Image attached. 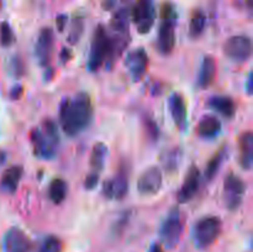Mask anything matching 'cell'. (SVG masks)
Wrapping results in <instances>:
<instances>
[{"instance_id":"cell-37","label":"cell","mask_w":253,"mask_h":252,"mask_svg":"<svg viewBox=\"0 0 253 252\" xmlns=\"http://www.w3.org/2000/svg\"><path fill=\"white\" fill-rule=\"evenodd\" d=\"M59 58H61V62L63 64L68 63L69 59L72 58L71 49H69V48H63V49H62V51H61V56H59Z\"/></svg>"},{"instance_id":"cell-22","label":"cell","mask_w":253,"mask_h":252,"mask_svg":"<svg viewBox=\"0 0 253 252\" xmlns=\"http://www.w3.org/2000/svg\"><path fill=\"white\" fill-rule=\"evenodd\" d=\"M180 160H182V150L179 147H177V146L163 151L160 157L163 168L169 173L178 169V167L180 165Z\"/></svg>"},{"instance_id":"cell-30","label":"cell","mask_w":253,"mask_h":252,"mask_svg":"<svg viewBox=\"0 0 253 252\" xmlns=\"http://www.w3.org/2000/svg\"><path fill=\"white\" fill-rule=\"evenodd\" d=\"M62 249L63 246H62L61 240L51 235L43 240L41 247H40V252H62Z\"/></svg>"},{"instance_id":"cell-10","label":"cell","mask_w":253,"mask_h":252,"mask_svg":"<svg viewBox=\"0 0 253 252\" xmlns=\"http://www.w3.org/2000/svg\"><path fill=\"white\" fill-rule=\"evenodd\" d=\"M162 170L157 166H151L138 178L137 190L142 195L157 194L162 187Z\"/></svg>"},{"instance_id":"cell-5","label":"cell","mask_w":253,"mask_h":252,"mask_svg":"<svg viewBox=\"0 0 253 252\" xmlns=\"http://www.w3.org/2000/svg\"><path fill=\"white\" fill-rule=\"evenodd\" d=\"M183 232V219L178 207H173L163 220L160 229L161 242L166 249H174Z\"/></svg>"},{"instance_id":"cell-14","label":"cell","mask_w":253,"mask_h":252,"mask_svg":"<svg viewBox=\"0 0 253 252\" xmlns=\"http://www.w3.org/2000/svg\"><path fill=\"white\" fill-rule=\"evenodd\" d=\"M126 68L128 73L131 74L133 81H140L141 77L145 74L148 66V56L147 52L143 48H136L133 51L128 52L125 58Z\"/></svg>"},{"instance_id":"cell-26","label":"cell","mask_w":253,"mask_h":252,"mask_svg":"<svg viewBox=\"0 0 253 252\" xmlns=\"http://www.w3.org/2000/svg\"><path fill=\"white\" fill-rule=\"evenodd\" d=\"M67 183L62 178H56L51 182L48 187V197L53 204L59 205L64 202L67 197Z\"/></svg>"},{"instance_id":"cell-38","label":"cell","mask_w":253,"mask_h":252,"mask_svg":"<svg viewBox=\"0 0 253 252\" xmlns=\"http://www.w3.org/2000/svg\"><path fill=\"white\" fill-rule=\"evenodd\" d=\"M22 94V86L21 85H14L12 89L10 90V98L11 99H19Z\"/></svg>"},{"instance_id":"cell-12","label":"cell","mask_w":253,"mask_h":252,"mask_svg":"<svg viewBox=\"0 0 253 252\" xmlns=\"http://www.w3.org/2000/svg\"><path fill=\"white\" fill-rule=\"evenodd\" d=\"M127 190L128 175L126 168H121L115 177L104 182L103 185V194L108 199L121 200L127 194Z\"/></svg>"},{"instance_id":"cell-8","label":"cell","mask_w":253,"mask_h":252,"mask_svg":"<svg viewBox=\"0 0 253 252\" xmlns=\"http://www.w3.org/2000/svg\"><path fill=\"white\" fill-rule=\"evenodd\" d=\"M130 17H132V21L135 22L140 34H148L152 29L156 17L153 0H137Z\"/></svg>"},{"instance_id":"cell-16","label":"cell","mask_w":253,"mask_h":252,"mask_svg":"<svg viewBox=\"0 0 253 252\" xmlns=\"http://www.w3.org/2000/svg\"><path fill=\"white\" fill-rule=\"evenodd\" d=\"M168 108H169L170 116L180 131L187 130L188 126V111L185 105L184 98L179 93L170 94L168 99Z\"/></svg>"},{"instance_id":"cell-17","label":"cell","mask_w":253,"mask_h":252,"mask_svg":"<svg viewBox=\"0 0 253 252\" xmlns=\"http://www.w3.org/2000/svg\"><path fill=\"white\" fill-rule=\"evenodd\" d=\"M22 173H24L22 166L14 165L11 167L6 168L2 172L1 178H0V190L5 194H15L17 188H19L20 180L22 178Z\"/></svg>"},{"instance_id":"cell-29","label":"cell","mask_w":253,"mask_h":252,"mask_svg":"<svg viewBox=\"0 0 253 252\" xmlns=\"http://www.w3.org/2000/svg\"><path fill=\"white\" fill-rule=\"evenodd\" d=\"M15 35L11 26L7 21H2L0 24V44L2 47H9L14 43Z\"/></svg>"},{"instance_id":"cell-2","label":"cell","mask_w":253,"mask_h":252,"mask_svg":"<svg viewBox=\"0 0 253 252\" xmlns=\"http://www.w3.org/2000/svg\"><path fill=\"white\" fill-rule=\"evenodd\" d=\"M34 152L37 157L51 160L57 152L59 136L57 126L51 119H46L42 123V127H34L30 133Z\"/></svg>"},{"instance_id":"cell-32","label":"cell","mask_w":253,"mask_h":252,"mask_svg":"<svg viewBox=\"0 0 253 252\" xmlns=\"http://www.w3.org/2000/svg\"><path fill=\"white\" fill-rule=\"evenodd\" d=\"M161 19H177L175 7L170 2H165L161 7Z\"/></svg>"},{"instance_id":"cell-7","label":"cell","mask_w":253,"mask_h":252,"mask_svg":"<svg viewBox=\"0 0 253 252\" xmlns=\"http://www.w3.org/2000/svg\"><path fill=\"white\" fill-rule=\"evenodd\" d=\"M224 53L236 63H244L249 61L252 54L251 39L245 35L231 36L224 43Z\"/></svg>"},{"instance_id":"cell-40","label":"cell","mask_w":253,"mask_h":252,"mask_svg":"<svg viewBox=\"0 0 253 252\" xmlns=\"http://www.w3.org/2000/svg\"><path fill=\"white\" fill-rule=\"evenodd\" d=\"M252 89H253V76L252 73H250L249 77H247V84H246V90L249 95H251L252 94Z\"/></svg>"},{"instance_id":"cell-36","label":"cell","mask_w":253,"mask_h":252,"mask_svg":"<svg viewBox=\"0 0 253 252\" xmlns=\"http://www.w3.org/2000/svg\"><path fill=\"white\" fill-rule=\"evenodd\" d=\"M67 15L64 14H61L57 16L56 19V24H57V27H58V31L59 32H63L64 27H66V24H67Z\"/></svg>"},{"instance_id":"cell-15","label":"cell","mask_w":253,"mask_h":252,"mask_svg":"<svg viewBox=\"0 0 253 252\" xmlns=\"http://www.w3.org/2000/svg\"><path fill=\"white\" fill-rule=\"evenodd\" d=\"M200 185V170L197 166L193 165L192 167L188 170L187 175H185V179L183 182L182 188L179 189L177 195L178 203L180 204H185V203L190 202L193 198L195 197V194L199 190Z\"/></svg>"},{"instance_id":"cell-3","label":"cell","mask_w":253,"mask_h":252,"mask_svg":"<svg viewBox=\"0 0 253 252\" xmlns=\"http://www.w3.org/2000/svg\"><path fill=\"white\" fill-rule=\"evenodd\" d=\"M222 230V222L217 216H205L200 219L193 227V241L200 250L211 246Z\"/></svg>"},{"instance_id":"cell-21","label":"cell","mask_w":253,"mask_h":252,"mask_svg":"<svg viewBox=\"0 0 253 252\" xmlns=\"http://www.w3.org/2000/svg\"><path fill=\"white\" fill-rule=\"evenodd\" d=\"M197 132L203 138H214L221 132V123L214 115H207L199 121Z\"/></svg>"},{"instance_id":"cell-1","label":"cell","mask_w":253,"mask_h":252,"mask_svg":"<svg viewBox=\"0 0 253 252\" xmlns=\"http://www.w3.org/2000/svg\"><path fill=\"white\" fill-rule=\"evenodd\" d=\"M93 115V103L86 93H79L72 99H63L59 108L61 126L64 132L71 137L85 130L90 125Z\"/></svg>"},{"instance_id":"cell-18","label":"cell","mask_w":253,"mask_h":252,"mask_svg":"<svg viewBox=\"0 0 253 252\" xmlns=\"http://www.w3.org/2000/svg\"><path fill=\"white\" fill-rule=\"evenodd\" d=\"M239 161L244 169H251L253 163V133L251 131L241 133L239 138Z\"/></svg>"},{"instance_id":"cell-35","label":"cell","mask_w":253,"mask_h":252,"mask_svg":"<svg viewBox=\"0 0 253 252\" xmlns=\"http://www.w3.org/2000/svg\"><path fill=\"white\" fill-rule=\"evenodd\" d=\"M127 217H128V215H126V216H123V219H121L120 221L116 222V225L114 226V230H113L114 234L119 235L121 231H123L124 227H125V225H126V222H127Z\"/></svg>"},{"instance_id":"cell-24","label":"cell","mask_w":253,"mask_h":252,"mask_svg":"<svg viewBox=\"0 0 253 252\" xmlns=\"http://www.w3.org/2000/svg\"><path fill=\"white\" fill-rule=\"evenodd\" d=\"M128 24H130V11L126 7H123L114 14L110 26L114 34H128Z\"/></svg>"},{"instance_id":"cell-4","label":"cell","mask_w":253,"mask_h":252,"mask_svg":"<svg viewBox=\"0 0 253 252\" xmlns=\"http://www.w3.org/2000/svg\"><path fill=\"white\" fill-rule=\"evenodd\" d=\"M110 54V35L103 25H99L94 31L90 53L88 58V69L96 72L103 67L104 62H108Z\"/></svg>"},{"instance_id":"cell-42","label":"cell","mask_w":253,"mask_h":252,"mask_svg":"<svg viewBox=\"0 0 253 252\" xmlns=\"http://www.w3.org/2000/svg\"><path fill=\"white\" fill-rule=\"evenodd\" d=\"M5 161H6V153H5V151L0 150V166L4 165Z\"/></svg>"},{"instance_id":"cell-9","label":"cell","mask_w":253,"mask_h":252,"mask_svg":"<svg viewBox=\"0 0 253 252\" xmlns=\"http://www.w3.org/2000/svg\"><path fill=\"white\" fill-rule=\"evenodd\" d=\"M32 242L19 227H10L2 239V252H30Z\"/></svg>"},{"instance_id":"cell-33","label":"cell","mask_w":253,"mask_h":252,"mask_svg":"<svg viewBox=\"0 0 253 252\" xmlns=\"http://www.w3.org/2000/svg\"><path fill=\"white\" fill-rule=\"evenodd\" d=\"M10 69H11V73L16 77H20L24 73V64H22L21 59L19 57L15 56L11 59V62H10Z\"/></svg>"},{"instance_id":"cell-28","label":"cell","mask_w":253,"mask_h":252,"mask_svg":"<svg viewBox=\"0 0 253 252\" xmlns=\"http://www.w3.org/2000/svg\"><path fill=\"white\" fill-rule=\"evenodd\" d=\"M84 31V20L83 17L78 16L74 17L73 21H72L71 30H69L68 37H67V41L71 44L78 43V41L81 40L82 35H83Z\"/></svg>"},{"instance_id":"cell-23","label":"cell","mask_w":253,"mask_h":252,"mask_svg":"<svg viewBox=\"0 0 253 252\" xmlns=\"http://www.w3.org/2000/svg\"><path fill=\"white\" fill-rule=\"evenodd\" d=\"M109 151L108 146L103 142H98L94 145L90 153V166L93 168V172L100 173L104 169L106 158H108Z\"/></svg>"},{"instance_id":"cell-25","label":"cell","mask_w":253,"mask_h":252,"mask_svg":"<svg viewBox=\"0 0 253 252\" xmlns=\"http://www.w3.org/2000/svg\"><path fill=\"white\" fill-rule=\"evenodd\" d=\"M225 158H226V147H221L214 156H212L211 160L208 162L207 168H205L204 172V177L208 182H210V180H212L216 177L217 172H219L220 167H221Z\"/></svg>"},{"instance_id":"cell-13","label":"cell","mask_w":253,"mask_h":252,"mask_svg":"<svg viewBox=\"0 0 253 252\" xmlns=\"http://www.w3.org/2000/svg\"><path fill=\"white\" fill-rule=\"evenodd\" d=\"M175 20L162 19L160 25L157 48L162 54H170L175 46Z\"/></svg>"},{"instance_id":"cell-31","label":"cell","mask_w":253,"mask_h":252,"mask_svg":"<svg viewBox=\"0 0 253 252\" xmlns=\"http://www.w3.org/2000/svg\"><path fill=\"white\" fill-rule=\"evenodd\" d=\"M145 126H146V130H147L148 137H150L152 141H157L158 135H160L157 124H156L152 119H146Z\"/></svg>"},{"instance_id":"cell-41","label":"cell","mask_w":253,"mask_h":252,"mask_svg":"<svg viewBox=\"0 0 253 252\" xmlns=\"http://www.w3.org/2000/svg\"><path fill=\"white\" fill-rule=\"evenodd\" d=\"M148 252H163V247L161 244H152L151 245L150 250H148Z\"/></svg>"},{"instance_id":"cell-34","label":"cell","mask_w":253,"mask_h":252,"mask_svg":"<svg viewBox=\"0 0 253 252\" xmlns=\"http://www.w3.org/2000/svg\"><path fill=\"white\" fill-rule=\"evenodd\" d=\"M99 183V173L91 172L86 175L85 180H84V187L86 190H91L98 185Z\"/></svg>"},{"instance_id":"cell-6","label":"cell","mask_w":253,"mask_h":252,"mask_svg":"<svg viewBox=\"0 0 253 252\" xmlns=\"http://www.w3.org/2000/svg\"><path fill=\"white\" fill-rule=\"evenodd\" d=\"M246 193V183L236 174L229 173L224 182V202L230 211H235L241 205Z\"/></svg>"},{"instance_id":"cell-27","label":"cell","mask_w":253,"mask_h":252,"mask_svg":"<svg viewBox=\"0 0 253 252\" xmlns=\"http://www.w3.org/2000/svg\"><path fill=\"white\" fill-rule=\"evenodd\" d=\"M207 25V17L202 10H195L190 17L189 35L192 39H198L204 32Z\"/></svg>"},{"instance_id":"cell-19","label":"cell","mask_w":253,"mask_h":252,"mask_svg":"<svg viewBox=\"0 0 253 252\" xmlns=\"http://www.w3.org/2000/svg\"><path fill=\"white\" fill-rule=\"evenodd\" d=\"M215 76H216V62L211 56L204 57L198 73V86L202 89L209 88L214 82Z\"/></svg>"},{"instance_id":"cell-11","label":"cell","mask_w":253,"mask_h":252,"mask_svg":"<svg viewBox=\"0 0 253 252\" xmlns=\"http://www.w3.org/2000/svg\"><path fill=\"white\" fill-rule=\"evenodd\" d=\"M54 34L51 27H43L40 31L35 44V54L41 66L47 67L51 62L52 52H53Z\"/></svg>"},{"instance_id":"cell-39","label":"cell","mask_w":253,"mask_h":252,"mask_svg":"<svg viewBox=\"0 0 253 252\" xmlns=\"http://www.w3.org/2000/svg\"><path fill=\"white\" fill-rule=\"evenodd\" d=\"M116 5V0H103L101 1V6L104 10H111L114 9Z\"/></svg>"},{"instance_id":"cell-20","label":"cell","mask_w":253,"mask_h":252,"mask_svg":"<svg viewBox=\"0 0 253 252\" xmlns=\"http://www.w3.org/2000/svg\"><path fill=\"white\" fill-rule=\"evenodd\" d=\"M208 105L212 110L217 111V113L221 114L222 116L227 119L234 118L235 114H236V105H235V101L230 96L214 95L208 100Z\"/></svg>"}]
</instances>
